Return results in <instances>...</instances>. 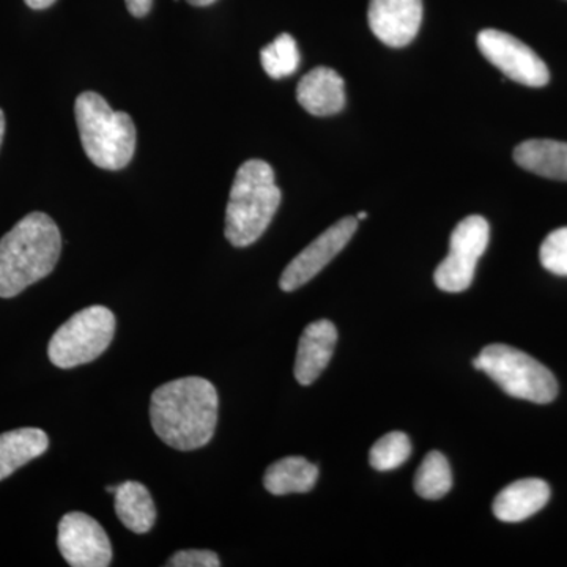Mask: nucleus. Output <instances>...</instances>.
Wrapping results in <instances>:
<instances>
[{"mask_svg": "<svg viewBox=\"0 0 567 567\" xmlns=\"http://www.w3.org/2000/svg\"><path fill=\"white\" fill-rule=\"evenodd\" d=\"M218 409V391L212 382L203 377H183L153 391L152 427L174 450H199L215 435Z\"/></svg>", "mask_w": 567, "mask_h": 567, "instance_id": "f257e3e1", "label": "nucleus"}, {"mask_svg": "<svg viewBox=\"0 0 567 567\" xmlns=\"http://www.w3.org/2000/svg\"><path fill=\"white\" fill-rule=\"evenodd\" d=\"M319 477V468L305 457H284L268 466L264 486L271 495L306 494L311 492Z\"/></svg>", "mask_w": 567, "mask_h": 567, "instance_id": "a211bd4d", "label": "nucleus"}, {"mask_svg": "<svg viewBox=\"0 0 567 567\" xmlns=\"http://www.w3.org/2000/svg\"><path fill=\"white\" fill-rule=\"evenodd\" d=\"M550 499V487L537 477L516 481L496 495L494 514L506 524H517L535 516Z\"/></svg>", "mask_w": 567, "mask_h": 567, "instance_id": "4468645a", "label": "nucleus"}, {"mask_svg": "<svg viewBox=\"0 0 567 567\" xmlns=\"http://www.w3.org/2000/svg\"><path fill=\"white\" fill-rule=\"evenodd\" d=\"M186 2L192 3L194 7H208L215 3L216 0H186Z\"/></svg>", "mask_w": 567, "mask_h": 567, "instance_id": "a878e982", "label": "nucleus"}, {"mask_svg": "<svg viewBox=\"0 0 567 567\" xmlns=\"http://www.w3.org/2000/svg\"><path fill=\"white\" fill-rule=\"evenodd\" d=\"M106 491L110 492V494H115V491H117V487H106Z\"/></svg>", "mask_w": 567, "mask_h": 567, "instance_id": "c85d7f7f", "label": "nucleus"}, {"mask_svg": "<svg viewBox=\"0 0 567 567\" xmlns=\"http://www.w3.org/2000/svg\"><path fill=\"white\" fill-rule=\"evenodd\" d=\"M369 25L377 39L391 48L412 43L423 22V0H371Z\"/></svg>", "mask_w": 567, "mask_h": 567, "instance_id": "9b49d317", "label": "nucleus"}, {"mask_svg": "<svg viewBox=\"0 0 567 567\" xmlns=\"http://www.w3.org/2000/svg\"><path fill=\"white\" fill-rule=\"evenodd\" d=\"M169 567H218V555L212 550H181L166 563Z\"/></svg>", "mask_w": 567, "mask_h": 567, "instance_id": "5701e85b", "label": "nucleus"}, {"mask_svg": "<svg viewBox=\"0 0 567 567\" xmlns=\"http://www.w3.org/2000/svg\"><path fill=\"white\" fill-rule=\"evenodd\" d=\"M480 371L509 394L535 404H548L558 394L555 375L535 358L505 344L484 347L477 357Z\"/></svg>", "mask_w": 567, "mask_h": 567, "instance_id": "39448f33", "label": "nucleus"}, {"mask_svg": "<svg viewBox=\"0 0 567 567\" xmlns=\"http://www.w3.org/2000/svg\"><path fill=\"white\" fill-rule=\"evenodd\" d=\"M357 229L358 219L353 216L339 219L333 226L328 227L311 245L306 246L292 262L287 265L279 279L281 290L293 292L311 281L346 248Z\"/></svg>", "mask_w": 567, "mask_h": 567, "instance_id": "9d476101", "label": "nucleus"}, {"mask_svg": "<svg viewBox=\"0 0 567 567\" xmlns=\"http://www.w3.org/2000/svg\"><path fill=\"white\" fill-rule=\"evenodd\" d=\"M281 204V189L270 164L249 159L235 174L226 208V235L235 248L251 246L262 237Z\"/></svg>", "mask_w": 567, "mask_h": 567, "instance_id": "7ed1b4c3", "label": "nucleus"}, {"mask_svg": "<svg viewBox=\"0 0 567 567\" xmlns=\"http://www.w3.org/2000/svg\"><path fill=\"white\" fill-rule=\"evenodd\" d=\"M412 443L404 432H390L372 446L369 462L377 472H391L409 461Z\"/></svg>", "mask_w": 567, "mask_h": 567, "instance_id": "412c9836", "label": "nucleus"}, {"mask_svg": "<svg viewBox=\"0 0 567 567\" xmlns=\"http://www.w3.org/2000/svg\"><path fill=\"white\" fill-rule=\"evenodd\" d=\"M62 251L58 224L47 213L24 216L0 240V298H13L54 270Z\"/></svg>", "mask_w": 567, "mask_h": 567, "instance_id": "f03ea898", "label": "nucleus"}, {"mask_svg": "<svg viewBox=\"0 0 567 567\" xmlns=\"http://www.w3.org/2000/svg\"><path fill=\"white\" fill-rule=\"evenodd\" d=\"M297 100L316 117L338 114L346 106L344 80L328 66H317L298 82Z\"/></svg>", "mask_w": 567, "mask_h": 567, "instance_id": "ddd939ff", "label": "nucleus"}, {"mask_svg": "<svg viewBox=\"0 0 567 567\" xmlns=\"http://www.w3.org/2000/svg\"><path fill=\"white\" fill-rule=\"evenodd\" d=\"M78 130L85 155L95 166L118 171L128 166L136 151V126L126 112L112 110L95 92H84L74 103Z\"/></svg>", "mask_w": 567, "mask_h": 567, "instance_id": "20e7f679", "label": "nucleus"}, {"mask_svg": "<svg viewBox=\"0 0 567 567\" xmlns=\"http://www.w3.org/2000/svg\"><path fill=\"white\" fill-rule=\"evenodd\" d=\"M58 546L73 567H107L112 563L106 532L95 518L78 511L65 514L59 522Z\"/></svg>", "mask_w": 567, "mask_h": 567, "instance_id": "1a4fd4ad", "label": "nucleus"}, {"mask_svg": "<svg viewBox=\"0 0 567 567\" xmlns=\"http://www.w3.org/2000/svg\"><path fill=\"white\" fill-rule=\"evenodd\" d=\"M491 227L483 216H466L451 234L450 254L436 267L434 281L443 292H464L475 278L477 260L488 246Z\"/></svg>", "mask_w": 567, "mask_h": 567, "instance_id": "0eeeda50", "label": "nucleus"}, {"mask_svg": "<svg viewBox=\"0 0 567 567\" xmlns=\"http://www.w3.org/2000/svg\"><path fill=\"white\" fill-rule=\"evenodd\" d=\"M365 218H368V213H365V212L358 213V216H357L358 221H361V219H365Z\"/></svg>", "mask_w": 567, "mask_h": 567, "instance_id": "cd10ccee", "label": "nucleus"}, {"mask_svg": "<svg viewBox=\"0 0 567 567\" xmlns=\"http://www.w3.org/2000/svg\"><path fill=\"white\" fill-rule=\"evenodd\" d=\"M540 264L550 274L567 276V227L548 234L540 246Z\"/></svg>", "mask_w": 567, "mask_h": 567, "instance_id": "4be33fe9", "label": "nucleus"}, {"mask_svg": "<svg viewBox=\"0 0 567 567\" xmlns=\"http://www.w3.org/2000/svg\"><path fill=\"white\" fill-rule=\"evenodd\" d=\"M50 447L47 432L22 427L0 435V481L13 475L33 458L43 456Z\"/></svg>", "mask_w": 567, "mask_h": 567, "instance_id": "dca6fc26", "label": "nucleus"}, {"mask_svg": "<svg viewBox=\"0 0 567 567\" xmlns=\"http://www.w3.org/2000/svg\"><path fill=\"white\" fill-rule=\"evenodd\" d=\"M338 344V330L330 320L309 323L298 342L295 379L300 385L309 386L322 375L333 357Z\"/></svg>", "mask_w": 567, "mask_h": 567, "instance_id": "f8f14e48", "label": "nucleus"}, {"mask_svg": "<svg viewBox=\"0 0 567 567\" xmlns=\"http://www.w3.org/2000/svg\"><path fill=\"white\" fill-rule=\"evenodd\" d=\"M114 333L115 316L111 309L104 306L81 309L52 336L48 357L61 369L92 363L106 352Z\"/></svg>", "mask_w": 567, "mask_h": 567, "instance_id": "423d86ee", "label": "nucleus"}, {"mask_svg": "<svg viewBox=\"0 0 567 567\" xmlns=\"http://www.w3.org/2000/svg\"><path fill=\"white\" fill-rule=\"evenodd\" d=\"M115 514L136 535L151 532L156 522V506L144 484L126 481L115 491Z\"/></svg>", "mask_w": 567, "mask_h": 567, "instance_id": "f3484780", "label": "nucleus"}, {"mask_svg": "<svg viewBox=\"0 0 567 567\" xmlns=\"http://www.w3.org/2000/svg\"><path fill=\"white\" fill-rule=\"evenodd\" d=\"M260 61L265 73L274 80L290 76L300 65L301 55L297 41L289 33H281L275 41L260 51Z\"/></svg>", "mask_w": 567, "mask_h": 567, "instance_id": "aec40b11", "label": "nucleus"}, {"mask_svg": "<svg viewBox=\"0 0 567 567\" xmlns=\"http://www.w3.org/2000/svg\"><path fill=\"white\" fill-rule=\"evenodd\" d=\"M24 2L33 10H44L51 7L55 0H24Z\"/></svg>", "mask_w": 567, "mask_h": 567, "instance_id": "393cba45", "label": "nucleus"}, {"mask_svg": "<svg viewBox=\"0 0 567 567\" xmlns=\"http://www.w3.org/2000/svg\"><path fill=\"white\" fill-rule=\"evenodd\" d=\"M3 134H6V115H3V111L0 110V145H2Z\"/></svg>", "mask_w": 567, "mask_h": 567, "instance_id": "bb28decb", "label": "nucleus"}, {"mask_svg": "<svg viewBox=\"0 0 567 567\" xmlns=\"http://www.w3.org/2000/svg\"><path fill=\"white\" fill-rule=\"evenodd\" d=\"M477 48L492 65L518 84L544 87L550 81L546 62L511 33L484 29L477 35Z\"/></svg>", "mask_w": 567, "mask_h": 567, "instance_id": "6e6552de", "label": "nucleus"}, {"mask_svg": "<svg viewBox=\"0 0 567 567\" xmlns=\"http://www.w3.org/2000/svg\"><path fill=\"white\" fill-rule=\"evenodd\" d=\"M415 492L424 499L443 498L453 487L450 462L439 451H432L421 462L415 475Z\"/></svg>", "mask_w": 567, "mask_h": 567, "instance_id": "6ab92c4d", "label": "nucleus"}, {"mask_svg": "<svg viewBox=\"0 0 567 567\" xmlns=\"http://www.w3.org/2000/svg\"><path fill=\"white\" fill-rule=\"evenodd\" d=\"M514 162L540 177L567 182V142L529 140L514 151Z\"/></svg>", "mask_w": 567, "mask_h": 567, "instance_id": "2eb2a0df", "label": "nucleus"}, {"mask_svg": "<svg viewBox=\"0 0 567 567\" xmlns=\"http://www.w3.org/2000/svg\"><path fill=\"white\" fill-rule=\"evenodd\" d=\"M152 2L153 0H125L130 13L136 18L145 17L152 9Z\"/></svg>", "mask_w": 567, "mask_h": 567, "instance_id": "b1692460", "label": "nucleus"}]
</instances>
